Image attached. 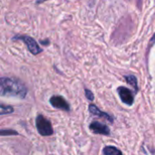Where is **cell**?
Segmentation results:
<instances>
[{"mask_svg": "<svg viewBox=\"0 0 155 155\" xmlns=\"http://www.w3.org/2000/svg\"><path fill=\"white\" fill-rule=\"evenodd\" d=\"M27 94L25 85L19 80L9 77L0 78V95L5 97L25 98Z\"/></svg>", "mask_w": 155, "mask_h": 155, "instance_id": "cell-1", "label": "cell"}, {"mask_svg": "<svg viewBox=\"0 0 155 155\" xmlns=\"http://www.w3.org/2000/svg\"><path fill=\"white\" fill-rule=\"evenodd\" d=\"M35 125L39 134L42 136H50L54 134L51 122L42 114L37 115L35 119Z\"/></svg>", "mask_w": 155, "mask_h": 155, "instance_id": "cell-2", "label": "cell"}, {"mask_svg": "<svg viewBox=\"0 0 155 155\" xmlns=\"http://www.w3.org/2000/svg\"><path fill=\"white\" fill-rule=\"evenodd\" d=\"M14 40H21V41H23L26 45L29 52L31 54H35V55H36V54H40V53L43 52V49L38 45V44L36 43V41L34 38H32L31 36H27V35L15 36L14 37Z\"/></svg>", "mask_w": 155, "mask_h": 155, "instance_id": "cell-3", "label": "cell"}, {"mask_svg": "<svg viewBox=\"0 0 155 155\" xmlns=\"http://www.w3.org/2000/svg\"><path fill=\"white\" fill-rule=\"evenodd\" d=\"M50 104L53 105V107L61 109L64 111H69L70 110V105L66 102V100L60 95H54L50 98Z\"/></svg>", "mask_w": 155, "mask_h": 155, "instance_id": "cell-4", "label": "cell"}, {"mask_svg": "<svg viewBox=\"0 0 155 155\" xmlns=\"http://www.w3.org/2000/svg\"><path fill=\"white\" fill-rule=\"evenodd\" d=\"M118 93L121 97V100L124 104H126L128 105H132L134 104V95L129 89H127L125 87H120L118 89Z\"/></svg>", "mask_w": 155, "mask_h": 155, "instance_id": "cell-5", "label": "cell"}, {"mask_svg": "<svg viewBox=\"0 0 155 155\" xmlns=\"http://www.w3.org/2000/svg\"><path fill=\"white\" fill-rule=\"evenodd\" d=\"M90 130L94 133V134H104V135H109L110 134V129L98 122H94L90 124Z\"/></svg>", "mask_w": 155, "mask_h": 155, "instance_id": "cell-6", "label": "cell"}, {"mask_svg": "<svg viewBox=\"0 0 155 155\" xmlns=\"http://www.w3.org/2000/svg\"><path fill=\"white\" fill-rule=\"evenodd\" d=\"M89 111H90V113H91L92 114H94V115H96V116H99V117H103V118L106 119L107 121H109L110 123L113 122V118H112L109 114H105V113L100 111L94 104H90V105H89Z\"/></svg>", "mask_w": 155, "mask_h": 155, "instance_id": "cell-7", "label": "cell"}, {"mask_svg": "<svg viewBox=\"0 0 155 155\" xmlns=\"http://www.w3.org/2000/svg\"><path fill=\"white\" fill-rule=\"evenodd\" d=\"M104 155H124L123 153L114 146H106L104 149Z\"/></svg>", "mask_w": 155, "mask_h": 155, "instance_id": "cell-8", "label": "cell"}, {"mask_svg": "<svg viewBox=\"0 0 155 155\" xmlns=\"http://www.w3.org/2000/svg\"><path fill=\"white\" fill-rule=\"evenodd\" d=\"M14 112V108L10 105H5L0 104V115L9 114Z\"/></svg>", "mask_w": 155, "mask_h": 155, "instance_id": "cell-9", "label": "cell"}, {"mask_svg": "<svg viewBox=\"0 0 155 155\" xmlns=\"http://www.w3.org/2000/svg\"><path fill=\"white\" fill-rule=\"evenodd\" d=\"M19 135L16 131L14 130H0V136H13Z\"/></svg>", "mask_w": 155, "mask_h": 155, "instance_id": "cell-10", "label": "cell"}, {"mask_svg": "<svg viewBox=\"0 0 155 155\" xmlns=\"http://www.w3.org/2000/svg\"><path fill=\"white\" fill-rule=\"evenodd\" d=\"M125 79H126V82H127L129 84H131L133 87H134V88L137 90V80H136V78H135L134 76H133V75L126 76Z\"/></svg>", "mask_w": 155, "mask_h": 155, "instance_id": "cell-11", "label": "cell"}, {"mask_svg": "<svg viewBox=\"0 0 155 155\" xmlns=\"http://www.w3.org/2000/svg\"><path fill=\"white\" fill-rule=\"evenodd\" d=\"M85 95H86L87 99H89L90 101L94 100V94H93V93L90 90H87V89L85 90Z\"/></svg>", "mask_w": 155, "mask_h": 155, "instance_id": "cell-12", "label": "cell"}]
</instances>
